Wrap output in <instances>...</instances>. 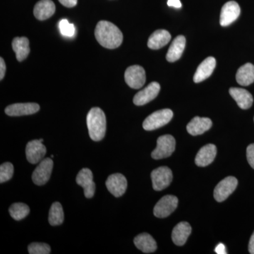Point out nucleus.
Listing matches in <instances>:
<instances>
[{"label": "nucleus", "mask_w": 254, "mask_h": 254, "mask_svg": "<svg viewBox=\"0 0 254 254\" xmlns=\"http://www.w3.org/2000/svg\"><path fill=\"white\" fill-rule=\"evenodd\" d=\"M95 36L100 46L108 49H115L121 46L123 34L118 26L107 21H100L95 30Z\"/></svg>", "instance_id": "obj_1"}, {"label": "nucleus", "mask_w": 254, "mask_h": 254, "mask_svg": "<svg viewBox=\"0 0 254 254\" xmlns=\"http://www.w3.org/2000/svg\"><path fill=\"white\" fill-rule=\"evenodd\" d=\"M87 127L93 141H100L106 132V118L104 112L99 108H93L87 115Z\"/></svg>", "instance_id": "obj_2"}, {"label": "nucleus", "mask_w": 254, "mask_h": 254, "mask_svg": "<svg viewBox=\"0 0 254 254\" xmlns=\"http://www.w3.org/2000/svg\"><path fill=\"white\" fill-rule=\"evenodd\" d=\"M173 113L171 110L163 109L152 113L143 123V127L146 131H153L165 126L171 121Z\"/></svg>", "instance_id": "obj_3"}, {"label": "nucleus", "mask_w": 254, "mask_h": 254, "mask_svg": "<svg viewBox=\"0 0 254 254\" xmlns=\"http://www.w3.org/2000/svg\"><path fill=\"white\" fill-rule=\"evenodd\" d=\"M175 138L171 135L160 136L157 141L156 148L151 153L152 158L160 160L170 157L175 150Z\"/></svg>", "instance_id": "obj_4"}, {"label": "nucleus", "mask_w": 254, "mask_h": 254, "mask_svg": "<svg viewBox=\"0 0 254 254\" xmlns=\"http://www.w3.org/2000/svg\"><path fill=\"white\" fill-rule=\"evenodd\" d=\"M152 183L153 190H162L170 186L173 181L172 170L168 167H160L151 173Z\"/></svg>", "instance_id": "obj_5"}, {"label": "nucleus", "mask_w": 254, "mask_h": 254, "mask_svg": "<svg viewBox=\"0 0 254 254\" xmlns=\"http://www.w3.org/2000/svg\"><path fill=\"white\" fill-rule=\"evenodd\" d=\"M53 169V161L51 158L43 159L32 175V180L35 185L43 186L49 181Z\"/></svg>", "instance_id": "obj_6"}, {"label": "nucleus", "mask_w": 254, "mask_h": 254, "mask_svg": "<svg viewBox=\"0 0 254 254\" xmlns=\"http://www.w3.org/2000/svg\"><path fill=\"white\" fill-rule=\"evenodd\" d=\"M177 205L178 198L176 196L173 195H165L155 205L153 213L157 218H166L176 210Z\"/></svg>", "instance_id": "obj_7"}, {"label": "nucleus", "mask_w": 254, "mask_h": 254, "mask_svg": "<svg viewBox=\"0 0 254 254\" xmlns=\"http://www.w3.org/2000/svg\"><path fill=\"white\" fill-rule=\"evenodd\" d=\"M125 81L133 89L141 88L145 83L144 68L139 65H133L127 68L125 73Z\"/></svg>", "instance_id": "obj_8"}, {"label": "nucleus", "mask_w": 254, "mask_h": 254, "mask_svg": "<svg viewBox=\"0 0 254 254\" xmlns=\"http://www.w3.org/2000/svg\"><path fill=\"white\" fill-rule=\"evenodd\" d=\"M238 181L235 177H227L219 182L214 190V198L218 202H222L228 198L236 190Z\"/></svg>", "instance_id": "obj_9"}, {"label": "nucleus", "mask_w": 254, "mask_h": 254, "mask_svg": "<svg viewBox=\"0 0 254 254\" xmlns=\"http://www.w3.org/2000/svg\"><path fill=\"white\" fill-rule=\"evenodd\" d=\"M240 5L236 1H230L224 4L220 14V23L222 26H228L240 16Z\"/></svg>", "instance_id": "obj_10"}, {"label": "nucleus", "mask_w": 254, "mask_h": 254, "mask_svg": "<svg viewBox=\"0 0 254 254\" xmlns=\"http://www.w3.org/2000/svg\"><path fill=\"white\" fill-rule=\"evenodd\" d=\"M160 91V86L158 82H152L144 89L137 93L133 98V102L138 106L144 105L154 100Z\"/></svg>", "instance_id": "obj_11"}, {"label": "nucleus", "mask_w": 254, "mask_h": 254, "mask_svg": "<svg viewBox=\"0 0 254 254\" xmlns=\"http://www.w3.org/2000/svg\"><path fill=\"white\" fill-rule=\"evenodd\" d=\"M105 185L108 190L115 197L122 196L127 189L126 177L120 173L113 174L108 177Z\"/></svg>", "instance_id": "obj_12"}, {"label": "nucleus", "mask_w": 254, "mask_h": 254, "mask_svg": "<svg viewBox=\"0 0 254 254\" xmlns=\"http://www.w3.org/2000/svg\"><path fill=\"white\" fill-rule=\"evenodd\" d=\"M76 183L84 190V195L87 198H91L95 194V185L91 170L88 168L82 169L76 178Z\"/></svg>", "instance_id": "obj_13"}, {"label": "nucleus", "mask_w": 254, "mask_h": 254, "mask_svg": "<svg viewBox=\"0 0 254 254\" xmlns=\"http://www.w3.org/2000/svg\"><path fill=\"white\" fill-rule=\"evenodd\" d=\"M46 147L39 139L29 141L26 147V155L28 161L37 164L43 160L46 154Z\"/></svg>", "instance_id": "obj_14"}, {"label": "nucleus", "mask_w": 254, "mask_h": 254, "mask_svg": "<svg viewBox=\"0 0 254 254\" xmlns=\"http://www.w3.org/2000/svg\"><path fill=\"white\" fill-rule=\"evenodd\" d=\"M39 110L40 105L37 103H15L6 107L5 113L11 117H20L33 115Z\"/></svg>", "instance_id": "obj_15"}, {"label": "nucleus", "mask_w": 254, "mask_h": 254, "mask_svg": "<svg viewBox=\"0 0 254 254\" xmlns=\"http://www.w3.org/2000/svg\"><path fill=\"white\" fill-rule=\"evenodd\" d=\"M215 66H216V60L215 58L213 57L207 58L200 64L199 66L197 68L194 76H193V81L195 83H200V82L203 81L206 78L210 77V75L213 73L214 69H215Z\"/></svg>", "instance_id": "obj_16"}, {"label": "nucleus", "mask_w": 254, "mask_h": 254, "mask_svg": "<svg viewBox=\"0 0 254 254\" xmlns=\"http://www.w3.org/2000/svg\"><path fill=\"white\" fill-rule=\"evenodd\" d=\"M217 154V148L215 145L208 144L202 147L197 153L195 163L198 167L208 166L213 163Z\"/></svg>", "instance_id": "obj_17"}, {"label": "nucleus", "mask_w": 254, "mask_h": 254, "mask_svg": "<svg viewBox=\"0 0 254 254\" xmlns=\"http://www.w3.org/2000/svg\"><path fill=\"white\" fill-rule=\"evenodd\" d=\"M213 123L209 118L195 117L192 119L191 121L187 125V129L192 136H198V135L203 134L205 131L210 129Z\"/></svg>", "instance_id": "obj_18"}, {"label": "nucleus", "mask_w": 254, "mask_h": 254, "mask_svg": "<svg viewBox=\"0 0 254 254\" xmlns=\"http://www.w3.org/2000/svg\"><path fill=\"white\" fill-rule=\"evenodd\" d=\"M229 92L241 109H249L253 104V96L247 90L240 88H231Z\"/></svg>", "instance_id": "obj_19"}, {"label": "nucleus", "mask_w": 254, "mask_h": 254, "mask_svg": "<svg viewBox=\"0 0 254 254\" xmlns=\"http://www.w3.org/2000/svg\"><path fill=\"white\" fill-rule=\"evenodd\" d=\"M55 12V5L52 0H41L35 5L33 14L40 21L51 17Z\"/></svg>", "instance_id": "obj_20"}, {"label": "nucleus", "mask_w": 254, "mask_h": 254, "mask_svg": "<svg viewBox=\"0 0 254 254\" xmlns=\"http://www.w3.org/2000/svg\"><path fill=\"white\" fill-rule=\"evenodd\" d=\"M186 45V38L183 36H177L169 48L166 60L169 63H175L181 58Z\"/></svg>", "instance_id": "obj_21"}, {"label": "nucleus", "mask_w": 254, "mask_h": 254, "mask_svg": "<svg viewBox=\"0 0 254 254\" xmlns=\"http://www.w3.org/2000/svg\"><path fill=\"white\" fill-rule=\"evenodd\" d=\"M190 232L191 227L188 222H182L177 224L172 233V239L174 243L177 246H183L186 243Z\"/></svg>", "instance_id": "obj_22"}, {"label": "nucleus", "mask_w": 254, "mask_h": 254, "mask_svg": "<svg viewBox=\"0 0 254 254\" xmlns=\"http://www.w3.org/2000/svg\"><path fill=\"white\" fill-rule=\"evenodd\" d=\"M133 242L136 248L145 254L153 253L157 250L156 242L148 233L140 234L135 237Z\"/></svg>", "instance_id": "obj_23"}, {"label": "nucleus", "mask_w": 254, "mask_h": 254, "mask_svg": "<svg viewBox=\"0 0 254 254\" xmlns=\"http://www.w3.org/2000/svg\"><path fill=\"white\" fill-rule=\"evenodd\" d=\"M171 40V35L166 30H157L150 36L148 47L150 49L159 50L163 48Z\"/></svg>", "instance_id": "obj_24"}, {"label": "nucleus", "mask_w": 254, "mask_h": 254, "mask_svg": "<svg viewBox=\"0 0 254 254\" xmlns=\"http://www.w3.org/2000/svg\"><path fill=\"white\" fill-rule=\"evenodd\" d=\"M12 48L16 53V59L22 62L30 53L29 41L26 37H16L12 42Z\"/></svg>", "instance_id": "obj_25"}, {"label": "nucleus", "mask_w": 254, "mask_h": 254, "mask_svg": "<svg viewBox=\"0 0 254 254\" xmlns=\"http://www.w3.org/2000/svg\"><path fill=\"white\" fill-rule=\"evenodd\" d=\"M237 83L241 86H247L254 82V65L247 63L241 66L236 75Z\"/></svg>", "instance_id": "obj_26"}, {"label": "nucleus", "mask_w": 254, "mask_h": 254, "mask_svg": "<svg viewBox=\"0 0 254 254\" xmlns=\"http://www.w3.org/2000/svg\"><path fill=\"white\" fill-rule=\"evenodd\" d=\"M64 211L63 206L59 202H55L50 209L48 220L52 226L62 225L64 222Z\"/></svg>", "instance_id": "obj_27"}, {"label": "nucleus", "mask_w": 254, "mask_h": 254, "mask_svg": "<svg viewBox=\"0 0 254 254\" xmlns=\"http://www.w3.org/2000/svg\"><path fill=\"white\" fill-rule=\"evenodd\" d=\"M9 212L11 218L15 220H23L30 213V208L27 205L22 203H15L11 205Z\"/></svg>", "instance_id": "obj_28"}, {"label": "nucleus", "mask_w": 254, "mask_h": 254, "mask_svg": "<svg viewBox=\"0 0 254 254\" xmlns=\"http://www.w3.org/2000/svg\"><path fill=\"white\" fill-rule=\"evenodd\" d=\"M14 175V166L11 163H4L0 166V183L11 180Z\"/></svg>", "instance_id": "obj_29"}, {"label": "nucleus", "mask_w": 254, "mask_h": 254, "mask_svg": "<svg viewBox=\"0 0 254 254\" xmlns=\"http://www.w3.org/2000/svg\"><path fill=\"white\" fill-rule=\"evenodd\" d=\"M59 28L60 33L63 36L73 37L76 33L74 25L68 22L66 19H63L60 21Z\"/></svg>", "instance_id": "obj_30"}, {"label": "nucleus", "mask_w": 254, "mask_h": 254, "mask_svg": "<svg viewBox=\"0 0 254 254\" xmlns=\"http://www.w3.org/2000/svg\"><path fill=\"white\" fill-rule=\"evenodd\" d=\"M28 250L30 254H49L51 252L50 246L45 243H32Z\"/></svg>", "instance_id": "obj_31"}, {"label": "nucleus", "mask_w": 254, "mask_h": 254, "mask_svg": "<svg viewBox=\"0 0 254 254\" xmlns=\"http://www.w3.org/2000/svg\"><path fill=\"white\" fill-rule=\"evenodd\" d=\"M247 158L251 167L254 169V143L247 147Z\"/></svg>", "instance_id": "obj_32"}, {"label": "nucleus", "mask_w": 254, "mask_h": 254, "mask_svg": "<svg viewBox=\"0 0 254 254\" xmlns=\"http://www.w3.org/2000/svg\"><path fill=\"white\" fill-rule=\"evenodd\" d=\"M60 3L66 7L71 8L77 4V0H59Z\"/></svg>", "instance_id": "obj_33"}, {"label": "nucleus", "mask_w": 254, "mask_h": 254, "mask_svg": "<svg viewBox=\"0 0 254 254\" xmlns=\"http://www.w3.org/2000/svg\"><path fill=\"white\" fill-rule=\"evenodd\" d=\"M6 72V64L2 58L0 59V79L2 80Z\"/></svg>", "instance_id": "obj_34"}, {"label": "nucleus", "mask_w": 254, "mask_h": 254, "mask_svg": "<svg viewBox=\"0 0 254 254\" xmlns=\"http://www.w3.org/2000/svg\"><path fill=\"white\" fill-rule=\"evenodd\" d=\"M168 5L169 6L177 8V9L182 7V3L180 0H168Z\"/></svg>", "instance_id": "obj_35"}, {"label": "nucleus", "mask_w": 254, "mask_h": 254, "mask_svg": "<svg viewBox=\"0 0 254 254\" xmlns=\"http://www.w3.org/2000/svg\"><path fill=\"white\" fill-rule=\"evenodd\" d=\"M249 252L251 254H254V232L251 237L250 244H249Z\"/></svg>", "instance_id": "obj_36"}, {"label": "nucleus", "mask_w": 254, "mask_h": 254, "mask_svg": "<svg viewBox=\"0 0 254 254\" xmlns=\"http://www.w3.org/2000/svg\"><path fill=\"white\" fill-rule=\"evenodd\" d=\"M215 252H216L217 254H226L225 252V245H222V244H220V245H218V247L215 249Z\"/></svg>", "instance_id": "obj_37"}, {"label": "nucleus", "mask_w": 254, "mask_h": 254, "mask_svg": "<svg viewBox=\"0 0 254 254\" xmlns=\"http://www.w3.org/2000/svg\"><path fill=\"white\" fill-rule=\"evenodd\" d=\"M40 140V141L42 142V143H43V138H41V139H39Z\"/></svg>", "instance_id": "obj_38"}]
</instances>
